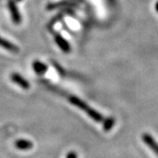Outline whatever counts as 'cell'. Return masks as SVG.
<instances>
[{"mask_svg": "<svg viewBox=\"0 0 158 158\" xmlns=\"http://www.w3.org/2000/svg\"><path fill=\"white\" fill-rule=\"evenodd\" d=\"M8 7H9V10H10V13H11L12 21L15 24H19V23L21 22L22 19H21V15H20V13L19 11V9H18L17 6H16L15 1L9 0Z\"/></svg>", "mask_w": 158, "mask_h": 158, "instance_id": "obj_1", "label": "cell"}, {"mask_svg": "<svg viewBox=\"0 0 158 158\" xmlns=\"http://www.w3.org/2000/svg\"><path fill=\"white\" fill-rule=\"evenodd\" d=\"M62 6H77L76 4L71 3V2H67V1H62V2H58V3H52L49 4L47 6L48 10H53L56 8H59V7H62Z\"/></svg>", "mask_w": 158, "mask_h": 158, "instance_id": "obj_8", "label": "cell"}, {"mask_svg": "<svg viewBox=\"0 0 158 158\" xmlns=\"http://www.w3.org/2000/svg\"><path fill=\"white\" fill-rule=\"evenodd\" d=\"M17 1H20V0H17Z\"/></svg>", "mask_w": 158, "mask_h": 158, "instance_id": "obj_11", "label": "cell"}, {"mask_svg": "<svg viewBox=\"0 0 158 158\" xmlns=\"http://www.w3.org/2000/svg\"><path fill=\"white\" fill-rule=\"evenodd\" d=\"M66 158H77V153L76 152L72 151V152L69 153Z\"/></svg>", "mask_w": 158, "mask_h": 158, "instance_id": "obj_9", "label": "cell"}, {"mask_svg": "<svg viewBox=\"0 0 158 158\" xmlns=\"http://www.w3.org/2000/svg\"><path fill=\"white\" fill-rule=\"evenodd\" d=\"M15 146L20 150H27V149H30L34 147V144L32 141H27V140H19L16 141Z\"/></svg>", "mask_w": 158, "mask_h": 158, "instance_id": "obj_5", "label": "cell"}, {"mask_svg": "<svg viewBox=\"0 0 158 158\" xmlns=\"http://www.w3.org/2000/svg\"><path fill=\"white\" fill-rule=\"evenodd\" d=\"M33 69H34V71L37 74H39V75H43L48 70L47 65L44 64L43 62H40V61L34 62V63H33Z\"/></svg>", "mask_w": 158, "mask_h": 158, "instance_id": "obj_6", "label": "cell"}, {"mask_svg": "<svg viewBox=\"0 0 158 158\" xmlns=\"http://www.w3.org/2000/svg\"><path fill=\"white\" fill-rule=\"evenodd\" d=\"M156 11L158 12V1L156 2Z\"/></svg>", "mask_w": 158, "mask_h": 158, "instance_id": "obj_10", "label": "cell"}, {"mask_svg": "<svg viewBox=\"0 0 158 158\" xmlns=\"http://www.w3.org/2000/svg\"><path fill=\"white\" fill-rule=\"evenodd\" d=\"M69 101H70V103H71L72 105L77 106V107L80 108V109L85 111V112H87V111L89 110V107L87 106V105L85 104V102H83L81 99H79L78 98H77V97L71 96L69 98Z\"/></svg>", "mask_w": 158, "mask_h": 158, "instance_id": "obj_7", "label": "cell"}, {"mask_svg": "<svg viewBox=\"0 0 158 158\" xmlns=\"http://www.w3.org/2000/svg\"><path fill=\"white\" fill-rule=\"evenodd\" d=\"M55 41L56 42L58 47L62 49L64 53H69L71 51V47L69 42L62 37L61 34H56L55 35Z\"/></svg>", "mask_w": 158, "mask_h": 158, "instance_id": "obj_2", "label": "cell"}, {"mask_svg": "<svg viewBox=\"0 0 158 158\" xmlns=\"http://www.w3.org/2000/svg\"><path fill=\"white\" fill-rule=\"evenodd\" d=\"M11 79L12 80V82H14L15 84H17L18 85H19L22 89L24 90H28L30 87V84L23 77H21L20 75H19L18 73H12L11 75Z\"/></svg>", "mask_w": 158, "mask_h": 158, "instance_id": "obj_3", "label": "cell"}, {"mask_svg": "<svg viewBox=\"0 0 158 158\" xmlns=\"http://www.w3.org/2000/svg\"><path fill=\"white\" fill-rule=\"evenodd\" d=\"M0 47L6 48L7 50L11 51L12 53H18L19 51V48H18L17 46L13 43H11V41L7 40L4 39L3 37L0 36Z\"/></svg>", "mask_w": 158, "mask_h": 158, "instance_id": "obj_4", "label": "cell"}]
</instances>
